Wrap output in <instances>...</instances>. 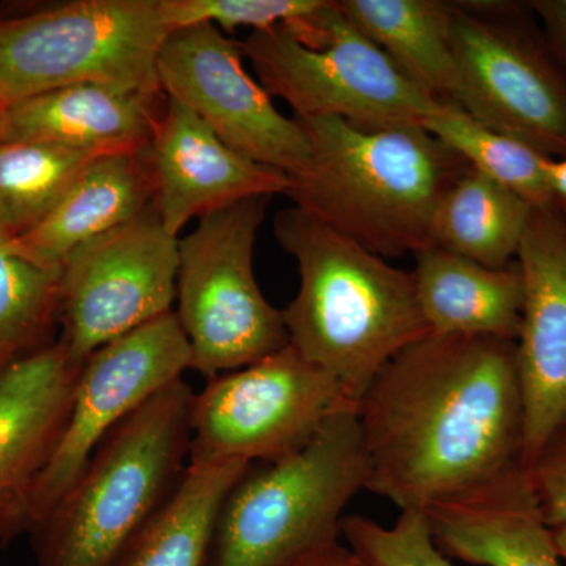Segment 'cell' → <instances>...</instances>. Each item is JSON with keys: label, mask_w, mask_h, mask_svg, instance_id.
Listing matches in <instances>:
<instances>
[{"label": "cell", "mask_w": 566, "mask_h": 566, "mask_svg": "<svg viewBox=\"0 0 566 566\" xmlns=\"http://www.w3.org/2000/svg\"><path fill=\"white\" fill-rule=\"evenodd\" d=\"M148 163L155 205L166 232L178 238L193 218L252 199L285 196L289 175L244 158L191 109L167 96Z\"/></svg>", "instance_id": "16"}, {"label": "cell", "mask_w": 566, "mask_h": 566, "mask_svg": "<svg viewBox=\"0 0 566 566\" xmlns=\"http://www.w3.org/2000/svg\"><path fill=\"white\" fill-rule=\"evenodd\" d=\"M528 7L542 22L547 46L566 70V0H534Z\"/></svg>", "instance_id": "30"}, {"label": "cell", "mask_w": 566, "mask_h": 566, "mask_svg": "<svg viewBox=\"0 0 566 566\" xmlns=\"http://www.w3.org/2000/svg\"><path fill=\"white\" fill-rule=\"evenodd\" d=\"M532 207L479 170H465L434 212V245L490 268L515 262Z\"/></svg>", "instance_id": "23"}, {"label": "cell", "mask_w": 566, "mask_h": 566, "mask_svg": "<svg viewBox=\"0 0 566 566\" xmlns=\"http://www.w3.org/2000/svg\"><path fill=\"white\" fill-rule=\"evenodd\" d=\"M153 199L148 151L96 156L43 222L10 240L11 249L39 266L62 270L76 249L132 221Z\"/></svg>", "instance_id": "19"}, {"label": "cell", "mask_w": 566, "mask_h": 566, "mask_svg": "<svg viewBox=\"0 0 566 566\" xmlns=\"http://www.w3.org/2000/svg\"><path fill=\"white\" fill-rule=\"evenodd\" d=\"M357 409L340 382L292 345L208 379L193 395L189 464L266 463L303 449L333 417Z\"/></svg>", "instance_id": "10"}, {"label": "cell", "mask_w": 566, "mask_h": 566, "mask_svg": "<svg viewBox=\"0 0 566 566\" xmlns=\"http://www.w3.org/2000/svg\"><path fill=\"white\" fill-rule=\"evenodd\" d=\"M167 96L73 85L2 111L0 142H48L88 153H145Z\"/></svg>", "instance_id": "18"}, {"label": "cell", "mask_w": 566, "mask_h": 566, "mask_svg": "<svg viewBox=\"0 0 566 566\" xmlns=\"http://www.w3.org/2000/svg\"><path fill=\"white\" fill-rule=\"evenodd\" d=\"M338 9L378 44L417 88L463 107L464 88L444 0H338Z\"/></svg>", "instance_id": "21"}, {"label": "cell", "mask_w": 566, "mask_h": 566, "mask_svg": "<svg viewBox=\"0 0 566 566\" xmlns=\"http://www.w3.org/2000/svg\"><path fill=\"white\" fill-rule=\"evenodd\" d=\"M415 256L417 300L431 334L517 340L526 297L517 260L490 268L439 245Z\"/></svg>", "instance_id": "20"}, {"label": "cell", "mask_w": 566, "mask_h": 566, "mask_svg": "<svg viewBox=\"0 0 566 566\" xmlns=\"http://www.w3.org/2000/svg\"><path fill=\"white\" fill-rule=\"evenodd\" d=\"M311 144L285 196L382 259L433 248L436 208L469 169L423 126L367 128L338 117H294Z\"/></svg>", "instance_id": "2"}, {"label": "cell", "mask_w": 566, "mask_h": 566, "mask_svg": "<svg viewBox=\"0 0 566 566\" xmlns=\"http://www.w3.org/2000/svg\"><path fill=\"white\" fill-rule=\"evenodd\" d=\"M516 260L526 285L516 365L527 469L566 424V222L556 208H532Z\"/></svg>", "instance_id": "14"}, {"label": "cell", "mask_w": 566, "mask_h": 566, "mask_svg": "<svg viewBox=\"0 0 566 566\" xmlns=\"http://www.w3.org/2000/svg\"><path fill=\"white\" fill-rule=\"evenodd\" d=\"M290 566H357V560L344 539H338L312 551Z\"/></svg>", "instance_id": "31"}, {"label": "cell", "mask_w": 566, "mask_h": 566, "mask_svg": "<svg viewBox=\"0 0 566 566\" xmlns=\"http://www.w3.org/2000/svg\"><path fill=\"white\" fill-rule=\"evenodd\" d=\"M61 271L29 262L0 233V376L59 340Z\"/></svg>", "instance_id": "26"}, {"label": "cell", "mask_w": 566, "mask_h": 566, "mask_svg": "<svg viewBox=\"0 0 566 566\" xmlns=\"http://www.w3.org/2000/svg\"><path fill=\"white\" fill-rule=\"evenodd\" d=\"M357 566H360L359 564H357Z\"/></svg>", "instance_id": "35"}, {"label": "cell", "mask_w": 566, "mask_h": 566, "mask_svg": "<svg viewBox=\"0 0 566 566\" xmlns=\"http://www.w3.org/2000/svg\"><path fill=\"white\" fill-rule=\"evenodd\" d=\"M367 491L401 513L471 493L523 468L516 342L428 334L357 403Z\"/></svg>", "instance_id": "1"}, {"label": "cell", "mask_w": 566, "mask_h": 566, "mask_svg": "<svg viewBox=\"0 0 566 566\" xmlns=\"http://www.w3.org/2000/svg\"><path fill=\"white\" fill-rule=\"evenodd\" d=\"M95 158L48 142H0V233L17 240L35 229Z\"/></svg>", "instance_id": "24"}, {"label": "cell", "mask_w": 566, "mask_h": 566, "mask_svg": "<svg viewBox=\"0 0 566 566\" xmlns=\"http://www.w3.org/2000/svg\"><path fill=\"white\" fill-rule=\"evenodd\" d=\"M342 539L360 566H453L436 546L423 513H401L392 527L348 515L342 521Z\"/></svg>", "instance_id": "27"}, {"label": "cell", "mask_w": 566, "mask_h": 566, "mask_svg": "<svg viewBox=\"0 0 566 566\" xmlns=\"http://www.w3.org/2000/svg\"><path fill=\"white\" fill-rule=\"evenodd\" d=\"M243 57L240 43L210 22L175 29L159 51V85L244 158L296 174L311 156L307 136L296 118L275 109Z\"/></svg>", "instance_id": "12"}, {"label": "cell", "mask_w": 566, "mask_h": 566, "mask_svg": "<svg viewBox=\"0 0 566 566\" xmlns=\"http://www.w3.org/2000/svg\"><path fill=\"white\" fill-rule=\"evenodd\" d=\"M273 229L300 270V290L282 311L290 345L359 403L392 357L431 334L415 275L297 207L279 212Z\"/></svg>", "instance_id": "3"}, {"label": "cell", "mask_w": 566, "mask_h": 566, "mask_svg": "<svg viewBox=\"0 0 566 566\" xmlns=\"http://www.w3.org/2000/svg\"><path fill=\"white\" fill-rule=\"evenodd\" d=\"M553 207L566 222V158H551L546 166Z\"/></svg>", "instance_id": "32"}, {"label": "cell", "mask_w": 566, "mask_h": 566, "mask_svg": "<svg viewBox=\"0 0 566 566\" xmlns=\"http://www.w3.org/2000/svg\"><path fill=\"white\" fill-rule=\"evenodd\" d=\"M240 48L268 95L290 104L294 117H338L367 128L422 126L438 104L333 0L307 20L251 32Z\"/></svg>", "instance_id": "7"}, {"label": "cell", "mask_w": 566, "mask_h": 566, "mask_svg": "<svg viewBox=\"0 0 566 566\" xmlns=\"http://www.w3.org/2000/svg\"><path fill=\"white\" fill-rule=\"evenodd\" d=\"M450 41L463 80L461 109L549 158H566V70L528 2H450Z\"/></svg>", "instance_id": "9"}, {"label": "cell", "mask_w": 566, "mask_h": 566, "mask_svg": "<svg viewBox=\"0 0 566 566\" xmlns=\"http://www.w3.org/2000/svg\"><path fill=\"white\" fill-rule=\"evenodd\" d=\"M170 32L161 0H73L0 17V111L73 85L161 95Z\"/></svg>", "instance_id": "6"}, {"label": "cell", "mask_w": 566, "mask_h": 566, "mask_svg": "<svg viewBox=\"0 0 566 566\" xmlns=\"http://www.w3.org/2000/svg\"><path fill=\"white\" fill-rule=\"evenodd\" d=\"M547 527L566 524V424L526 469Z\"/></svg>", "instance_id": "29"}, {"label": "cell", "mask_w": 566, "mask_h": 566, "mask_svg": "<svg viewBox=\"0 0 566 566\" xmlns=\"http://www.w3.org/2000/svg\"><path fill=\"white\" fill-rule=\"evenodd\" d=\"M551 531H553L554 543H556L558 556L562 557V560L566 562V524H564V526L551 528Z\"/></svg>", "instance_id": "33"}, {"label": "cell", "mask_w": 566, "mask_h": 566, "mask_svg": "<svg viewBox=\"0 0 566 566\" xmlns=\"http://www.w3.org/2000/svg\"><path fill=\"white\" fill-rule=\"evenodd\" d=\"M0 133H2V111H0Z\"/></svg>", "instance_id": "34"}, {"label": "cell", "mask_w": 566, "mask_h": 566, "mask_svg": "<svg viewBox=\"0 0 566 566\" xmlns=\"http://www.w3.org/2000/svg\"><path fill=\"white\" fill-rule=\"evenodd\" d=\"M271 197H252L200 218L180 240L175 312L207 379L248 367L290 345L282 311L253 273L256 232Z\"/></svg>", "instance_id": "8"}, {"label": "cell", "mask_w": 566, "mask_h": 566, "mask_svg": "<svg viewBox=\"0 0 566 566\" xmlns=\"http://www.w3.org/2000/svg\"><path fill=\"white\" fill-rule=\"evenodd\" d=\"M186 370H191V346L175 312L115 338L85 359L61 442L41 476L33 526L76 482L107 434L156 394L180 381Z\"/></svg>", "instance_id": "13"}, {"label": "cell", "mask_w": 566, "mask_h": 566, "mask_svg": "<svg viewBox=\"0 0 566 566\" xmlns=\"http://www.w3.org/2000/svg\"><path fill=\"white\" fill-rule=\"evenodd\" d=\"M82 365L57 340L0 376V549L32 531Z\"/></svg>", "instance_id": "15"}, {"label": "cell", "mask_w": 566, "mask_h": 566, "mask_svg": "<svg viewBox=\"0 0 566 566\" xmlns=\"http://www.w3.org/2000/svg\"><path fill=\"white\" fill-rule=\"evenodd\" d=\"M324 3L326 0H161L164 20L172 31L210 22L227 33L238 28L266 31L307 20Z\"/></svg>", "instance_id": "28"}, {"label": "cell", "mask_w": 566, "mask_h": 566, "mask_svg": "<svg viewBox=\"0 0 566 566\" xmlns=\"http://www.w3.org/2000/svg\"><path fill=\"white\" fill-rule=\"evenodd\" d=\"M423 515L449 558L476 566H565L524 468Z\"/></svg>", "instance_id": "17"}, {"label": "cell", "mask_w": 566, "mask_h": 566, "mask_svg": "<svg viewBox=\"0 0 566 566\" xmlns=\"http://www.w3.org/2000/svg\"><path fill=\"white\" fill-rule=\"evenodd\" d=\"M192 390L182 379L123 420L35 526L36 566H111L189 465Z\"/></svg>", "instance_id": "4"}, {"label": "cell", "mask_w": 566, "mask_h": 566, "mask_svg": "<svg viewBox=\"0 0 566 566\" xmlns=\"http://www.w3.org/2000/svg\"><path fill=\"white\" fill-rule=\"evenodd\" d=\"M367 480L353 409L333 417L303 449L248 465L219 510L208 566H290L338 542L345 509Z\"/></svg>", "instance_id": "5"}, {"label": "cell", "mask_w": 566, "mask_h": 566, "mask_svg": "<svg viewBox=\"0 0 566 566\" xmlns=\"http://www.w3.org/2000/svg\"><path fill=\"white\" fill-rule=\"evenodd\" d=\"M422 126L472 169L517 193L532 208L553 207L546 172L549 156L488 128L455 104H436Z\"/></svg>", "instance_id": "25"}, {"label": "cell", "mask_w": 566, "mask_h": 566, "mask_svg": "<svg viewBox=\"0 0 566 566\" xmlns=\"http://www.w3.org/2000/svg\"><path fill=\"white\" fill-rule=\"evenodd\" d=\"M249 463L189 464L163 509L111 566H208L216 520Z\"/></svg>", "instance_id": "22"}, {"label": "cell", "mask_w": 566, "mask_h": 566, "mask_svg": "<svg viewBox=\"0 0 566 566\" xmlns=\"http://www.w3.org/2000/svg\"><path fill=\"white\" fill-rule=\"evenodd\" d=\"M180 240L155 205L76 249L61 271L59 340L85 363L92 353L174 312Z\"/></svg>", "instance_id": "11"}]
</instances>
